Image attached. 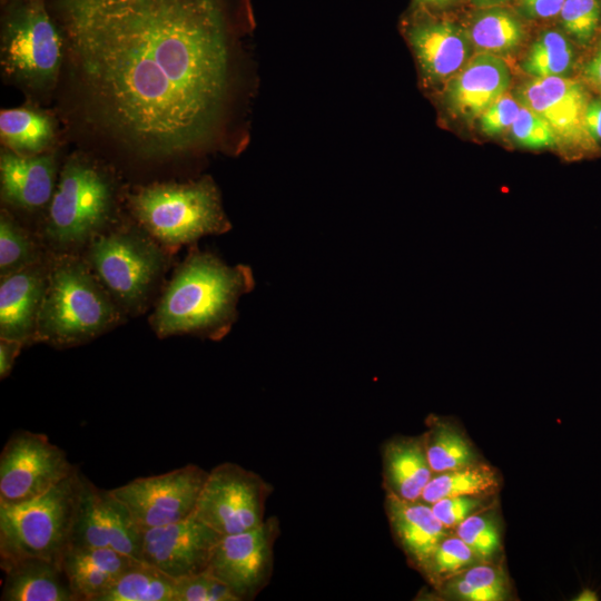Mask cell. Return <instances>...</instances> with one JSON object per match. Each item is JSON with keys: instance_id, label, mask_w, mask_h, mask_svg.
I'll return each instance as SVG.
<instances>
[{"instance_id": "6da1fadb", "label": "cell", "mask_w": 601, "mask_h": 601, "mask_svg": "<svg viewBox=\"0 0 601 601\" xmlns=\"http://www.w3.org/2000/svg\"><path fill=\"white\" fill-rule=\"evenodd\" d=\"M93 122L146 159L208 147L250 0H46Z\"/></svg>"}, {"instance_id": "7a4b0ae2", "label": "cell", "mask_w": 601, "mask_h": 601, "mask_svg": "<svg viewBox=\"0 0 601 601\" xmlns=\"http://www.w3.org/2000/svg\"><path fill=\"white\" fill-rule=\"evenodd\" d=\"M255 285L250 267L230 266L193 246L164 288L149 324L159 338L223 339L237 319L240 297Z\"/></svg>"}, {"instance_id": "3957f363", "label": "cell", "mask_w": 601, "mask_h": 601, "mask_svg": "<svg viewBox=\"0 0 601 601\" xmlns=\"http://www.w3.org/2000/svg\"><path fill=\"white\" fill-rule=\"evenodd\" d=\"M121 318V307L86 259L72 253L51 257L33 343L78 346L109 332Z\"/></svg>"}, {"instance_id": "277c9868", "label": "cell", "mask_w": 601, "mask_h": 601, "mask_svg": "<svg viewBox=\"0 0 601 601\" xmlns=\"http://www.w3.org/2000/svg\"><path fill=\"white\" fill-rule=\"evenodd\" d=\"M139 226L166 248L194 244L230 230L220 195L211 178L189 183H157L136 188L127 197Z\"/></svg>"}, {"instance_id": "5b68a950", "label": "cell", "mask_w": 601, "mask_h": 601, "mask_svg": "<svg viewBox=\"0 0 601 601\" xmlns=\"http://www.w3.org/2000/svg\"><path fill=\"white\" fill-rule=\"evenodd\" d=\"M115 211L111 176L85 157H71L50 200L45 237L58 253H71L107 231Z\"/></svg>"}, {"instance_id": "8992f818", "label": "cell", "mask_w": 601, "mask_h": 601, "mask_svg": "<svg viewBox=\"0 0 601 601\" xmlns=\"http://www.w3.org/2000/svg\"><path fill=\"white\" fill-rule=\"evenodd\" d=\"M81 472L22 503L0 504V564L26 556L60 563L70 545Z\"/></svg>"}, {"instance_id": "52a82bcc", "label": "cell", "mask_w": 601, "mask_h": 601, "mask_svg": "<svg viewBox=\"0 0 601 601\" xmlns=\"http://www.w3.org/2000/svg\"><path fill=\"white\" fill-rule=\"evenodd\" d=\"M1 67L33 93H46L58 79L63 38L46 0H2Z\"/></svg>"}, {"instance_id": "ba28073f", "label": "cell", "mask_w": 601, "mask_h": 601, "mask_svg": "<svg viewBox=\"0 0 601 601\" xmlns=\"http://www.w3.org/2000/svg\"><path fill=\"white\" fill-rule=\"evenodd\" d=\"M168 256L146 231L119 228L96 237L86 260L121 309L139 314L159 288Z\"/></svg>"}, {"instance_id": "9c48e42d", "label": "cell", "mask_w": 601, "mask_h": 601, "mask_svg": "<svg viewBox=\"0 0 601 601\" xmlns=\"http://www.w3.org/2000/svg\"><path fill=\"white\" fill-rule=\"evenodd\" d=\"M272 486L257 473L225 462L208 472L194 513L220 535L254 529L265 521Z\"/></svg>"}, {"instance_id": "30bf717a", "label": "cell", "mask_w": 601, "mask_h": 601, "mask_svg": "<svg viewBox=\"0 0 601 601\" xmlns=\"http://www.w3.org/2000/svg\"><path fill=\"white\" fill-rule=\"evenodd\" d=\"M78 467L47 435L17 431L0 454V504L29 501L71 475Z\"/></svg>"}, {"instance_id": "8fae6325", "label": "cell", "mask_w": 601, "mask_h": 601, "mask_svg": "<svg viewBox=\"0 0 601 601\" xmlns=\"http://www.w3.org/2000/svg\"><path fill=\"white\" fill-rule=\"evenodd\" d=\"M208 472L195 464L151 476L137 477L112 489L144 531L194 515Z\"/></svg>"}, {"instance_id": "7c38bea8", "label": "cell", "mask_w": 601, "mask_h": 601, "mask_svg": "<svg viewBox=\"0 0 601 601\" xmlns=\"http://www.w3.org/2000/svg\"><path fill=\"white\" fill-rule=\"evenodd\" d=\"M278 534V519L270 516L254 529L221 535L214 546L207 570L238 601L253 600L270 580Z\"/></svg>"}, {"instance_id": "4fadbf2b", "label": "cell", "mask_w": 601, "mask_h": 601, "mask_svg": "<svg viewBox=\"0 0 601 601\" xmlns=\"http://www.w3.org/2000/svg\"><path fill=\"white\" fill-rule=\"evenodd\" d=\"M141 540L142 530L126 505L81 472L70 545L111 549L140 561Z\"/></svg>"}, {"instance_id": "5bb4252c", "label": "cell", "mask_w": 601, "mask_h": 601, "mask_svg": "<svg viewBox=\"0 0 601 601\" xmlns=\"http://www.w3.org/2000/svg\"><path fill=\"white\" fill-rule=\"evenodd\" d=\"M515 97L549 124L558 146L572 151L597 147L584 126L591 99L581 81L568 77L532 78L519 87Z\"/></svg>"}, {"instance_id": "9a60e30c", "label": "cell", "mask_w": 601, "mask_h": 601, "mask_svg": "<svg viewBox=\"0 0 601 601\" xmlns=\"http://www.w3.org/2000/svg\"><path fill=\"white\" fill-rule=\"evenodd\" d=\"M221 535L196 516L142 531L140 561L179 580L207 570Z\"/></svg>"}, {"instance_id": "2e32d148", "label": "cell", "mask_w": 601, "mask_h": 601, "mask_svg": "<svg viewBox=\"0 0 601 601\" xmlns=\"http://www.w3.org/2000/svg\"><path fill=\"white\" fill-rule=\"evenodd\" d=\"M417 62L432 82L450 81L472 58L473 46L466 29L432 16H416L406 28Z\"/></svg>"}, {"instance_id": "e0dca14e", "label": "cell", "mask_w": 601, "mask_h": 601, "mask_svg": "<svg viewBox=\"0 0 601 601\" xmlns=\"http://www.w3.org/2000/svg\"><path fill=\"white\" fill-rule=\"evenodd\" d=\"M48 268L49 260L41 259L1 277L0 338L17 341L24 346L33 343Z\"/></svg>"}, {"instance_id": "ac0fdd59", "label": "cell", "mask_w": 601, "mask_h": 601, "mask_svg": "<svg viewBox=\"0 0 601 601\" xmlns=\"http://www.w3.org/2000/svg\"><path fill=\"white\" fill-rule=\"evenodd\" d=\"M510 83V68L501 57L477 52L449 81L446 104L457 117L472 120L505 95Z\"/></svg>"}, {"instance_id": "d6986e66", "label": "cell", "mask_w": 601, "mask_h": 601, "mask_svg": "<svg viewBox=\"0 0 601 601\" xmlns=\"http://www.w3.org/2000/svg\"><path fill=\"white\" fill-rule=\"evenodd\" d=\"M55 177L52 154L24 156L9 149L1 152V199L12 207L28 210L43 207L53 196Z\"/></svg>"}, {"instance_id": "ffe728a7", "label": "cell", "mask_w": 601, "mask_h": 601, "mask_svg": "<svg viewBox=\"0 0 601 601\" xmlns=\"http://www.w3.org/2000/svg\"><path fill=\"white\" fill-rule=\"evenodd\" d=\"M385 509L398 544L423 570L437 545L449 535V529L436 518L431 504L421 500L406 501L386 494Z\"/></svg>"}, {"instance_id": "44dd1931", "label": "cell", "mask_w": 601, "mask_h": 601, "mask_svg": "<svg viewBox=\"0 0 601 601\" xmlns=\"http://www.w3.org/2000/svg\"><path fill=\"white\" fill-rule=\"evenodd\" d=\"M134 561L111 549L69 545L60 564L76 601H97Z\"/></svg>"}, {"instance_id": "7402d4cb", "label": "cell", "mask_w": 601, "mask_h": 601, "mask_svg": "<svg viewBox=\"0 0 601 601\" xmlns=\"http://www.w3.org/2000/svg\"><path fill=\"white\" fill-rule=\"evenodd\" d=\"M4 572L2 601H76L61 564L26 556L0 564Z\"/></svg>"}, {"instance_id": "603a6c76", "label": "cell", "mask_w": 601, "mask_h": 601, "mask_svg": "<svg viewBox=\"0 0 601 601\" xmlns=\"http://www.w3.org/2000/svg\"><path fill=\"white\" fill-rule=\"evenodd\" d=\"M433 474L423 440L401 437L385 444L383 475L387 494L418 501Z\"/></svg>"}, {"instance_id": "cb8c5ba5", "label": "cell", "mask_w": 601, "mask_h": 601, "mask_svg": "<svg viewBox=\"0 0 601 601\" xmlns=\"http://www.w3.org/2000/svg\"><path fill=\"white\" fill-rule=\"evenodd\" d=\"M0 135L7 149L32 156L46 152L55 138V125L45 112L32 108H11L0 112Z\"/></svg>"}, {"instance_id": "d4e9b609", "label": "cell", "mask_w": 601, "mask_h": 601, "mask_svg": "<svg viewBox=\"0 0 601 601\" xmlns=\"http://www.w3.org/2000/svg\"><path fill=\"white\" fill-rule=\"evenodd\" d=\"M466 30L479 53L499 57L514 52L525 33L521 20L503 7L479 9Z\"/></svg>"}, {"instance_id": "484cf974", "label": "cell", "mask_w": 601, "mask_h": 601, "mask_svg": "<svg viewBox=\"0 0 601 601\" xmlns=\"http://www.w3.org/2000/svg\"><path fill=\"white\" fill-rule=\"evenodd\" d=\"M176 581L144 561H134L97 601H174Z\"/></svg>"}, {"instance_id": "4316f807", "label": "cell", "mask_w": 601, "mask_h": 601, "mask_svg": "<svg viewBox=\"0 0 601 601\" xmlns=\"http://www.w3.org/2000/svg\"><path fill=\"white\" fill-rule=\"evenodd\" d=\"M497 483L496 474L490 466L472 463L457 470L434 473L420 500L433 504L449 496H483L493 492Z\"/></svg>"}, {"instance_id": "83f0119b", "label": "cell", "mask_w": 601, "mask_h": 601, "mask_svg": "<svg viewBox=\"0 0 601 601\" xmlns=\"http://www.w3.org/2000/svg\"><path fill=\"white\" fill-rule=\"evenodd\" d=\"M573 63L571 42L561 31L549 29L530 46L521 68L532 78L565 77Z\"/></svg>"}, {"instance_id": "f1b7e54d", "label": "cell", "mask_w": 601, "mask_h": 601, "mask_svg": "<svg viewBox=\"0 0 601 601\" xmlns=\"http://www.w3.org/2000/svg\"><path fill=\"white\" fill-rule=\"evenodd\" d=\"M423 441L433 473L453 471L474 463L475 455L467 440L446 422L433 418Z\"/></svg>"}, {"instance_id": "f546056e", "label": "cell", "mask_w": 601, "mask_h": 601, "mask_svg": "<svg viewBox=\"0 0 601 601\" xmlns=\"http://www.w3.org/2000/svg\"><path fill=\"white\" fill-rule=\"evenodd\" d=\"M446 592L466 601H500L508 595V583L503 571L496 566L482 564L459 572L450 578Z\"/></svg>"}, {"instance_id": "4dcf8cb0", "label": "cell", "mask_w": 601, "mask_h": 601, "mask_svg": "<svg viewBox=\"0 0 601 601\" xmlns=\"http://www.w3.org/2000/svg\"><path fill=\"white\" fill-rule=\"evenodd\" d=\"M40 260V252L31 236L6 210H2L0 216V276L11 275Z\"/></svg>"}, {"instance_id": "1f68e13d", "label": "cell", "mask_w": 601, "mask_h": 601, "mask_svg": "<svg viewBox=\"0 0 601 601\" xmlns=\"http://www.w3.org/2000/svg\"><path fill=\"white\" fill-rule=\"evenodd\" d=\"M476 555L457 535L441 541L423 571L434 582L451 578L471 565Z\"/></svg>"}, {"instance_id": "d6a6232c", "label": "cell", "mask_w": 601, "mask_h": 601, "mask_svg": "<svg viewBox=\"0 0 601 601\" xmlns=\"http://www.w3.org/2000/svg\"><path fill=\"white\" fill-rule=\"evenodd\" d=\"M559 17L564 31L585 46L593 39L601 23V1L565 0Z\"/></svg>"}, {"instance_id": "836d02e7", "label": "cell", "mask_w": 601, "mask_h": 601, "mask_svg": "<svg viewBox=\"0 0 601 601\" xmlns=\"http://www.w3.org/2000/svg\"><path fill=\"white\" fill-rule=\"evenodd\" d=\"M456 534L477 558L487 559L500 546L499 526L489 514H471L456 526Z\"/></svg>"}, {"instance_id": "e575fe53", "label": "cell", "mask_w": 601, "mask_h": 601, "mask_svg": "<svg viewBox=\"0 0 601 601\" xmlns=\"http://www.w3.org/2000/svg\"><path fill=\"white\" fill-rule=\"evenodd\" d=\"M510 132L513 141L523 148L542 149L558 146L556 136L549 124L522 105Z\"/></svg>"}, {"instance_id": "d590c367", "label": "cell", "mask_w": 601, "mask_h": 601, "mask_svg": "<svg viewBox=\"0 0 601 601\" xmlns=\"http://www.w3.org/2000/svg\"><path fill=\"white\" fill-rule=\"evenodd\" d=\"M174 601H238L208 570L176 580Z\"/></svg>"}, {"instance_id": "8d00e7d4", "label": "cell", "mask_w": 601, "mask_h": 601, "mask_svg": "<svg viewBox=\"0 0 601 601\" xmlns=\"http://www.w3.org/2000/svg\"><path fill=\"white\" fill-rule=\"evenodd\" d=\"M520 109L521 104L516 97L503 95L479 117L481 130L486 136H496L510 130Z\"/></svg>"}, {"instance_id": "74e56055", "label": "cell", "mask_w": 601, "mask_h": 601, "mask_svg": "<svg viewBox=\"0 0 601 601\" xmlns=\"http://www.w3.org/2000/svg\"><path fill=\"white\" fill-rule=\"evenodd\" d=\"M482 496L457 495L441 499L431 504L436 518L447 528H456L482 505Z\"/></svg>"}, {"instance_id": "f35d334b", "label": "cell", "mask_w": 601, "mask_h": 601, "mask_svg": "<svg viewBox=\"0 0 601 601\" xmlns=\"http://www.w3.org/2000/svg\"><path fill=\"white\" fill-rule=\"evenodd\" d=\"M565 0H520L522 13L530 19H549L559 16Z\"/></svg>"}, {"instance_id": "ab89813d", "label": "cell", "mask_w": 601, "mask_h": 601, "mask_svg": "<svg viewBox=\"0 0 601 601\" xmlns=\"http://www.w3.org/2000/svg\"><path fill=\"white\" fill-rule=\"evenodd\" d=\"M24 345L20 342L0 338V378H6Z\"/></svg>"}, {"instance_id": "60d3db41", "label": "cell", "mask_w": 601, "mask_h": 601, "mask_svg": "<svg viewBox=\"0 0 601 601\" xmlns=\"http://www.w3.org/2000/svg\"><path fill=\"white\" fill-rule=\"evenodd\" d=\"M584 80L601 96V37L590 59L582 68Z\"/></svg>"}, {"instance_id": "b9f144b4", "label": "cell", "mask_w": 601, "mask_h": 601, "mask_svg": "<svg viewBox=\"0 0 601 601\" xmlns=\"http://www.w3.org/2000/svg\"><path fill=\"white\" fill-rule=\"evenodd\" d=\"M584 126L591 139L601 142V98L591 99L584 115Z\"/></svg>"}, {"instance_id": "7bdbcfd3", "label": "cell", "mask_w": 601, "mask_h": 601, "mask_svg": "<svg viewBox=\"0 0 601 601\" xmlns=\"http://www.w3.org/2000/svg\"><path fill=\"white\" fill-rule=\"evenodd\" d=\"M455 0H414L417 8L421 9H442Z\"/></svg>"}, {"instance_id": "ee69618b", "label": "cell", "mask_w": 601, "mask_h": 601, "mask_svg": "<svg viewBox=\"0 0 601 601\" xmlns=\"http://www.w3.org/2000/svg\"><path fill=\"white\" fill-rule=\"evenodd\" d=\"M477 9H486L493 7H502L510 0H470Z\"/></svg>"}, {"instance_id": "f6af8a7d", "label": "cell", "mask_w": 601, "mask_h": 601, "mask_svg": "<svg viewBox=\"0 0 601 601\" xmlns=\"http://www.w3.org/2000/svg\"><path fill=\"white\" fill-rule=\"evenodd\" d=\"M577 601H595L598 600V595L594 591L591 589H583L578 597L575 598Z\"/></svg>"}]
</instances>
